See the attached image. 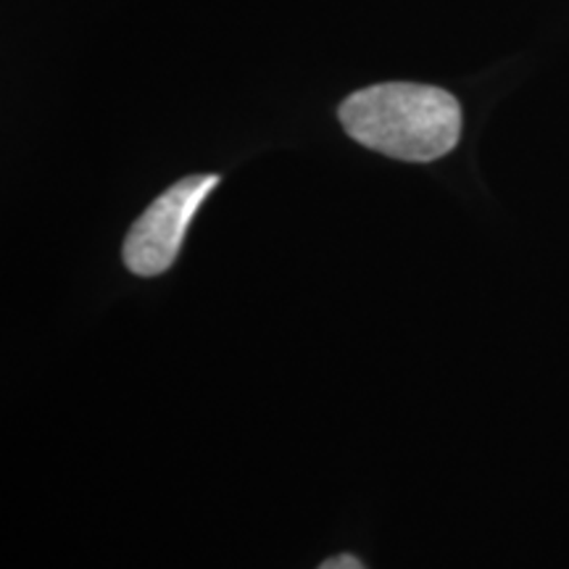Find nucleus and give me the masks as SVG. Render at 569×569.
I'll return each instance as SVG.
<instances>
[{
    "label": "nucleus",
    "instance_id": "nucleus-1",
    "mask_svg": "<svg viewBox=\"0 0 569 569\" xmlns=\"http://www.w3.org/2000/svg\"><path fill=\"white\" fill-rule=\"evenodd\" d=\"M340 124L365 148L398 161L443 159L461 138V106L432 84L386 82L340 103Z\"/></svg>",
    "mask_w": 569,
    "mask_h": 569
},
{
    "label": "nucleus",
    "instance_id": "nucleus-2",
    "mask_svg": "<svg viewBox=\"0 0 569 569\" xmlns=\"http://www.w3.org/2000/svg\"><path fill=\"white\" fill-rule=\"evenodd\" d=\"M217 184L219 174H190L163 190L127 232L122 251L127 269L138 277L167 272L180 253L190 222Z\"/></svg>",
    "mask_w": 569,
    "mask_h": 569
},
{
    "label": "nucleus",
    "instance_id": "nucleus-3",
    "mask_svg": "<svg viewBox=\"0 0 569 569\" xmlns=\"http://www.w3.org/2000/svg\"><path fill=\"white\" fill-rule=\"evenodd\" d=\"M319 569H365V565H361L356 557H351V553H343V557L327 559Z\"/></svg>",
    "mask_w": 569,
    "mask_h": 569
}]
</instances>
